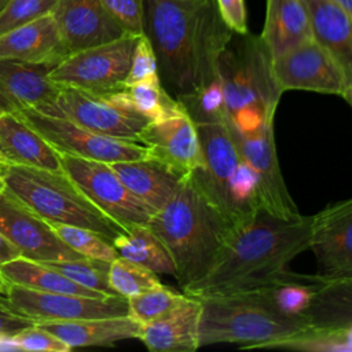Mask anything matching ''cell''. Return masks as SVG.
Here are the masks:
<instances>
[{"label": "cell", "mask_w": 352, "mask_h": 352, "mask_svg": "<svg viewBox=\"0 0 352 352\" xmlns=\"http://www.w3.org/2000/svg\"><path fill=\"white\" fill-rule=\"evenodd\" d=\"M125 92L132 106L150 121L184 110L183 104L165 91L158 76L135 82L126 87Z\"/></svg>", "instance_id": "obj_32"}, {"label": "cell", "mask_w": 352, "mask_h": 352, "mask_svg": "<svg viewBox=\"0 0 352 352\" xmlns=\"http://www.w3.org/2000/svg\"><path fill=\"white\" fill-rule=\"evenodd\" d=\"M110 166L128 190L153 213L168 204L186 177V175L151 155L111 162Z\"/></svg>", "instance_id": "obj_21"}, {"label": "cell", "mask_w": 352, "mask_h": 352, "mask_svg": "<svg viewBox=\"0 0 352 352\" xmlns=\"http://www.w3.org/2000/svg\"><path fill=\"white\" fill-rule=\"evenodd\" d=\"M50 224L56 232V235L70 249H73L76 253L81 254L82 257L96 258L107 263H111L118 257V253L113 246V243L92 230L70 226V224H62V223H50Z\"/></svg>", "instance_id": "obj_34"}, {"label": "cell", "mask_w": 352, "mask_h": 352, "mask_svg": "<svg viewBox=\"0 0 352 352\" xmlns=\"http://www.w3.org/2000/svg\"><path fill=\"white\" fill-rule=\"evenodd\" d=\"M54 270L59 271L73 282L95 290L98 293L106 296H120L114 292L109 282V270L110 263L89 258V257H80L74 260H65V261H51L44 263Z\"/></svg>", "instance_id": "obj_33"}, {"label": "cell", "mask_w": 352, "mask_h": 352, "mask_svg": "<svg viewBox=\"0 0 352 352\" xmlns=\"http://www.w3.org/2000/svg\"><path fill=\"white\" fill-rule=\"evenodd\" d=\"M220 16L226 25L235 33H246L248 29V12L245 0H214Z\"/></svg>", "instance_id": "obj_41"}, {"label": "cell", "mask_w": 352, "mask_h": 352, "mask_svg": "<svg viewBox=\"0 0 352 352\" xmlns=\"http://www.w3.org/2000/svg\"><path fill=\"white\" fill-rule=\"evenodd\" d=\"M6 191V183H4V179L0 176V195Z\"/></svg>", "instance_id": "obj_47"}, {"label": "cell", "mask_w": 352, "mask_h": 352, "mask_svg": "<svg viewBox=\"0 0 352 352\" xmlns=\"http://www.w3.org/2000/svg\"><path fill=\"white\" fill-rule=\"evenodd\" d=\"M3 302L34 323L67 322L92 318L128 315V301L122 296L88 297L82 294L40 292L8 283Z\"/></svg>", "instance_id": "obj_13"}, {"label": "cell", "mask_w": 352, "mask_h": 352, "mask_svg": "<svg viewBox=\"0 0 352 352\" xmlns=\"http://www.w3.org/2000/svg\"><path fill=\"white\" fill-rule=\"evenodd\" d=\"M272 58L312 38L304 0H267L260 34Z\"/></svg>", "instance_id": "obj_26"}, {"label": "cell", "mask_w": 352, "mask_h": 352, "mask_svg": "<svg viewBox=\"0 0 352 352\" xmlns=\"http://www.w3.org/2000/svg\"><path fill=\"white\" fill-rule=\"evenodd\" d=\"M56 1L58 0H8L0 12V36L21 25L52 14Z\"/></svg>", "instance_id": "obj_37"}, {"label": "cell", "mask_w": 352, "mask_h": 352, "mask_svg": "<svg viewBox=\"0 0 352 352\" xmlns=\"http://www.w3.org/2000/svg\"><path fill=\"white\" fill-rule=\"evenodd\" d=\"M19 250L0 232V264L19 257Z\"/></svg>", "instance_id": "obj_43"}, {"label": "cell", "mask_w": 352, "mask_h": 352, "mask_svg": "<svg viewBox=\"0 0 352 352\" xmlns=\"http://www.w3.org/2000/svg\"><path fill=\"white\" fill-rule=\"evenodd\" d=\"M228 131L239 155L257 180L261 206L279 217L298 216L300 212L286 187L279 166L274 121L263 122L250 131H236L230 126Z\"/></svg>", "instance_id": "obj_14"}, {"label": "cell", "mask_w": 352, "mask_h": 352, "mask_svg": "<svg viewBox=\"0 0 352 352\" xmlns=\"http://www.w3.org/2000/svg\"><path fill=\"white\" fill-rule=\"evenodd\" d=\"M312 216L279 217L263 206L231 227L209 271L182 293L208 297L254 289L309 246Z\"/></svg>", "instance_id": "obj_2"}, {"label": "cell", "mask_w": 352, "mask_h": 352, "mask_svg": "<svg viewBox=\"0 0 352 352\" xmlns=\"http://www.w3.org/2000/svg\"><path fill=\"white\" fill-rule=\"evenodd\" d=\"M21 346L11 336H0V352H16Z\"/></svg>", "instance_id": "obj_44"}, {"label": "cell", "mask_w": 352, "mask_h": 352, "mask_svg": "<svg viewBox=\"0 0 352 352\" xmlns=\"http://www.w3.org/2000/svg\"><path fill=\"white\" fill-rule=\"evenodd\" d=\"M59 157L62 170L106 216L125 230L147 226L153 210L128 190L110 164L60 153Z\"/></svg>", "instance_id": "obj_10"}, {"label": "cell", "mask_w": 352, "mask_h": 352, "mask_svg": "<svg viewBox=\"0 0 352 352\" xmlns=\"http://www.w3.org/2000/svg\"><path fill=\"white\" fill-rule=\"evenodd\" d=\"M224 120L236 131H250L274 121L283 91L279 88L272 56L260 34L235 33L217 62Z\"/></svg>", "instance_id": "obj_4"}, {"label": "cell", "mask_w": 352, "mask_h": 352, "mask_svg": "<svg viewBox=\"0 0 352 352\" xmlns=\"http://www.w3.org/2000/svg\"><path fill=\"white\" fill-rule=\"evenodd\" d=\"M120 257L138 263L155 274L175 275L173 261L162 245L147 226H132L113 241Z\"/></svg>", "instance_id": "obj_30"}, {"label": "cell", "mask_w": 352, "mask_h": 352, "mask_svg": "<svg viewBox=\"0 0 352 352\" xmlns=\"http://www.w3.org/2000/svg\"><path fill=\"white\" fill-rule=\"evenodd\" d=\"M51 116L67 118L109 138L131 142H139L140 132L150 122L132 106L125 89L94 94L73 87H62Z\"/></svg>", "instance_id": "obj_9"}, {"label": "cell", "mask_w": 352, "mask_h": 352, "mask_svg": "<svg viewBox=\"0 0 352 352\" xmlns=\"http://www.w3.org/2000/svg\"><path fill=\"white\" fill-rule=\"evenodd\" d=\"M69 54L124 36L100 0H58L52 12Z\"/></svg>", "instance_id": "obj_19"}, {"label": "cell", "mask_w": 352, "mask_h": 352, "mask_svg": "<svg viewBox=\"0 0 352 352\" xmlns=\"http://www.w3.org/2000/svg\"><path fill=\"white\" fill-rule=\"evenodd\" d=\"M36 324L32 319L19 315L0 300V336H15L21 330Z\"/></svg>", "instance_id": "obj_42"}, {"label": "cell", "mask_w": 352, "mask_h": 352, "mask_svg": "<svg viewBox=\"0 0 352 352\" xmlns=\"http://www.w3.org/2000/svg\"><path fill=\"white\" fill-rule=\"evenodd\" d=\"M15 113H18L60 154L107 164L138 160L148 155L147 147L139 142L109 138L63 117L43 114L33 109H25Z\"/></svg>", "instance_id": "obj_12"}, {"label": "cell", "mask_w": 352, "mask_h": 352, "mask_svg": "<svg viewBox=\"0 0 352 352\" xmlns=\"http://www.w3.org/2000/svg\"><path fill=\"white\" fill-rule=\"evenodd\" d=\"M7 285H8V282H7V280H6V278L0 274V296L4 293V290H6Z\"/></svg>", "instance_id": "obj_46"}, {"label": "cell", "mask_w": 352, "mask_h": 352, "mask_svg": "<svg viewBox=\"0 0 352 352\" xmlns=\"http://www.w3.org/2000/svg\"><path fill=\"white\" fill-rule=\"evenodd\" d=\"M4 164H7V162L4 161V158H3V157H1V154H0V168H1Z\"/></svg>", "instance_id": "obj_49"}, {"label": "cell", "mask_w": 352, "mask_h": 352, "mask_svg": "<svg viewBox=\"0 0 352 352\" xmlns=\"http://www.w3.org/2000/svg\"><path fill=\"white\" fill-rule=\"evenodd\" d=\"M264 349H289L304 352H351L352 326L307 327L289 337L268 342Z\"/></svg>", "instance_id": "obj_31"}, {"label": "cell", "mask_w": 352, "mask_h": 352, "mask_svg": "<svg viewBox=\"0 0 352 352\" xmlns=\"http://www.w3.org/2000/svg\"><path fill=\"white\" fill-rule=\"evenodd\" d=\"M0 154L7 164L62 170L59 153L18 113H0Z\"/></svg>", "instance_id": "obj_23"}, {"label": "cell", "mask_w": 352, "mask_h": 352, "mask_svg": "<svg viewBox=\"0 0 352 352\" xmlns=\"http://www.w3.org/2000/svg\"><path fill=\"white\" fill-rule=\"evenodd\" d=\"M109 282L114 292L125 298L162 285L158 274L120 256L110 263Z\"/></svg>", "instance_id": "obj_36"}, {"label": "cell", "mask_w": 352, "mask_h": 352, "mask_svg": "<svg viewBox=\"0 0 352 352\" xmlns=\"http://www.w3.org/2000/svg\"><path fill=\"white\" fill-rule=\"evenodd\" d=\"M136 34L124 36L69 54L50 70V78L62 87H73L94 94L126 89Z\"/></svg>", "instance_id": "obj_8"}, {"label": "cell", "mask_w": 352, "mask_h": 352, "mask_svg": "<svg viewBox=\"0 0 352 352\" xmlns=\"http://www.w3.org/2000/svg\"><path fill=\"white\" fill-rule=\"evenodd\" d=\"M312 40L326 48L352 76V15L331 0H304Z\"/></svg>", "instance_id": "obj_25"}, {"label": "cell", "mask_w": 352, "mask_h": 352, "mask_svg": "<svg viewBox=\"0 0 352 352\" xmlns=\"http://www.w3.org/2000/svg\"><path fill=\"white\" fill-rule=\"evenodd\" d=\"M192 121L201 164L187 176L224 219L235 226L261 208L257 180L239 155L224 117Z\"/></svg>", "instance_id": "obj_5"}, {"label": "cell", "mask_w": 352, "mask_h": 352, "mask_svg": "<svg viewBox=\"0 0 352 352\" xmlns=\"http://www.w3.org/2000/svg\"><path fill=\"white\" fill-rule=\"evenodd\" d=\"M201 302L187 296L161 318L142 326L139 340L154 352H194L198 346Z\"/></svg>", "instance_id": "obj_22"}, {"label": "cell", "mask_w": 352, "mask_h": 352, "mask_svg": "<svg viewBox=\"0 0 352 352\" xmlns=\"http://www.w3.org/2000/svg\"><path fill=\"white\" fill-rule=\"evenodd\" d=\"M320 282L322 278L316 274H296L287 268L254 289L261 290L282 315L308 324L307 314Z\"/></svg>", "instance_id": "obj_27"}, {"label": "cell", "mask_w": 352, "mask_h": 352, "mask_svg": "<svg viewBox=\"0 0 352 352\" xmlns=\"http://www.w3.org/2000/svg\"><path fill=\"white\" fill-rule=\"evenodd\" d=\"M1 111H3V110H1V107H0V113H1Z\"/></svg>", "instance_id": "obj_50"}, {"label": "cell", "mask_w": 352, "mask_h": 352, "mask_svg": "<svg viewBox=\"0 0 352 352\" xmlns=\"http://www.w3.org/2000/svg\"><path fill=\"white\" fill-rule=\"evenodd\" d=\"M52 65L0 59V107L3 111L33 109L52 114L60 85L50 78Z\"/></svg>", "instance_id": "obj_17"}, {"label": "cell", "mask_w": 352, "mask_h": 352, "mask_svg": "<svg viewBox=\"0 0 352 352\" xmlns=\"http://www.w3.org/2000/svg\"><path fill=\"white\" fill-rule=\"evenodd\" d=\"M272 70L283 92L312 91L337 95L352 103V76L312 38L272 58Z\"/></svg>", "instance_id": "obj_11"}, {"label": "cell", "mask_w": 352, "mask_h": 352, "mask_svg": "<svg viewBox=\"0 0 352 352\" xmlns=\"http://www.w3.org/2000/svg\"><path fill=\"white\" fill-rule=\"evenodd\" d=\"M147 227L166 248L173 276L183 289L209 271L232 226L186 175L168 204L153 213Z\"/></svg>", "instance_id": "obj_3"}, {"label": "cell", "mask_w": 352, "mask_h": 352, "mask_svg": "<svg viewBox=\"0 0 352 352\" xmlns=\"http://www.w3.org/2000/svg\"><path fill=\"white\" fill-rule=\"evenodd\" d=\"M307 322L311 327H349L352 326V278L319 283Z\"/></svg>", "instance_id": "obj_29"}, {"label": "cell", "mask_w": 352, "mask_h": 352, "mask_svg": "<svg viewBox=\"0 0 352 352\" xmlns=\"http://www.w3.org/2000/svg\"><path fill=\"white\" fill-rule=\"evenodd\" d=\"M7 1H8V0H0V12H1V10L4 8V6L7 4Z\"/></svg>", "instance_id": "obj_48"}, {"label": "cell", "mask_w": 352, "mask_h": 352, "mask_svg": "<svg viewBox=\"0 0 352 352\" xmlns=\"http://www.w3.org/2000/svg\"><path fill=\"white\" fill-rule=\"evenodd\" d=\"M337 6H340L345 12L352 15V0H331Z\"/></svg>", "instance_id": "obj_45"}, {"label": "cell", "mask_w": 352, "mask_h": 352, "mask_svg": "<svg viewBox=\"0 0 352 352\" xmlns=\"http://www.w3.org/2000/svg\"><path fill=\"white\" fill-rule=\"evenodd\" d=\"M36 324L60 338L70 349L77 346H110L122 340L139 338L142 330V324L129 315Z\"/></svg>", "instance_id": "obj_24"}, {"label": "cell", "mask_w": 352, "mask_h": 352, "mask_svg": "<svg viewBox=\"0 0 352 352\" xmlns=\"http://www.w3.org/2000/svg\"><path fill=\"white\" fill-rule=\"evenodd\" d=\"M21 346V351L29 352H69L72 351L60 338L48 330L33 324L12 336Z\"/></svg>", "instance_id": "obj_40"}, {"label": "cell", "mask_w": 352, "mask_h": 352, "mask_svg": "<svg viewBox=\"0 0 352 352\" xmlns=\"http://www.w3.org/2000/svg\"><path fill=\"white\" fill-rule=\"evenodd\" d=\"M0 274L8 283L19 285L33 290L82 294L88 297H106V294L98 293L73 282L44 263L33 261L21 256L0 264Z\"/></svg>", "instance_id": "obj_28"}, {"label": "cell", "mask_w": 352, "mask_h": 352, "mask_svg": "<svg viewBox=\"0 0 352 352\" xmlns=\"http://www.w3.org/2000/svg\"><path fill=\"white\" fill-rule=\"evenodd\" d=\"M322 279L352 278V199L329 204L312 214L309 246Z\"/></svg>", "instance_id": "obj_16"}, {"label": "cell", "mask_w": 352, "mask_h": 352, "mask_svg": "<svg viewBox=\"0 0 352 352\" xmlns=\"http://www.w3.org/2000/svg\"><path fill=\"white\" fill-rule=\"evenodd\" d=\"M139 142L147 147L148 155L183 175H190L201 164L198 133L186 110L150 121L140 132Z\"/></svg>", "instance_id": "obj_18"}, {"label": "cell", "mask_w": 352, "mask_h": 352, "mask_svg": "<svg viewBox=\"0 0 352 352\" xmlns=\"http://www.w3.org/2000/svg\"><path fill=\"white\" fill-rule=\"evenodd\" d=\"M153 76H158L157 58L148 38L144 34H142L138 37V41L132 54L129 72L125 80V87H129L135 82L150 78Z\"/></svg>", "instance_id": "obj_39"}, {"label": "cell", "mask_w": 352, "mask_h": 352, "mask_svg": "<svg viewBox=\"0 0 352 352\" xmlns=\"http://www.w3.org/2000/svg\"><path fill=\"white\" fill-rule=\"evenodd\" d=\"M67 55L69 50L52 14L0 36V59L55 66Z\"/></svg>", "instance_id": "obj_20"}, {"label": "cell", "mask_w": 352, "mask_h": 352, "mask_svg": "<svg viewBox=\"0 0 352 352\" xmlns=\"http://www.w3.org/2000/svg\"><path fill=\"white\" fill-rule=\"evenodd\" d=\"M143 34L172 98L180 102L219 80V56L232 30L214 0H143Z\"/></svg>", "instance_id": "obj_1"}, {"label": "cell", "mask_w": 352, "mask_h": 352, "mask_svg": "<svg viewBox=\"0 0 352 352\" xmlns=\"http://www.w3.org/2000/svg\"><path fill=\"white\" fill-rule=\"evenodd\" d=\"M6 190L48 223L84 227L113 241L126 230L99 210L63 170L4 164Z\"/></svg>", "instance_id": "obj_7"}, {"label": "cell", "mask_w": 352, "mask_h": 352, "mask_svg": "<svg viewBox=\"0 0 352 352\" xmlns=\"http://www.w3.org/2000/svg\"><path fill=\"white\" fill-rule=\"evenodd\" d=\"M100 3L125 32L143 34V0H100Z\"/></svg>", "instance_id": "obj_38"}, {"label": "cell", "mask_w": 352, "mask_h": 352, "mask_svg": "<svg viewBox=\"0 0 352 352\" xmlns=\"http://www.w3.org/2000/svg\"><path fill=\"white\" fill-rule=\"evenodd\" d=\"M184 297V293H177L164 285H160L128 297V315L144 326L179 305Z\"/></svg>", "instance_id": "obj_35"}, {"label": "cell", "mask_w": 352, "mask_h": 352, "mask_svg": "<svg viewBox=\"0 0 352 352\" xmlns=\"http://www.w3.org/2000/svg\"><path fill=\"white\" fill-rule=\"evenodd\" d=\"M0 232L19 250L21 257L38 261H65L82 257L70 249L51 224L6 190L0 195Z\"/></svg>", "instance_id": "obj_15"}, {"label": "cell", "mask_w": 352, "mask_h": 352, "mask_svg": "<svg viewBox=\"0 0 352 352\" xmlns=\"http://www.w3.org/2000/svg\"><path fill=\"white\" fill-rule=\"evenodd\" d=\"M198 300L199 348L212 344H241L243 349H256L309 327L301 320L282 315L258 289Z\"/></svg>", "instance_id": "obj_6"}]
</instances>
